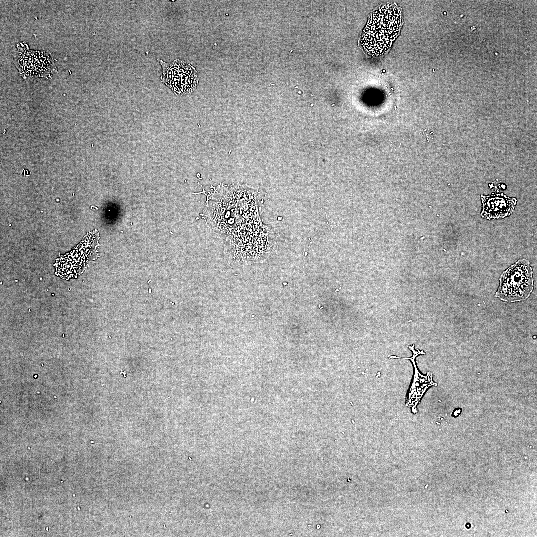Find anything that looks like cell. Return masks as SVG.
<instances>
[{"instance_id":"1","label":"cell","mask_w":537,"mask_h":537,"mask_svg":"<svg viewBox=\"0 0 537 537\" xmlns=\"http://www.w3.org/2000/svg\"><path fill=\"white\" fill-rule=\"evenodd\" d=\"M206 225L223 239L246 225L261 221L257 190L243 185L219 187L204 210Z\"/></svg>"},{"instance_id":"2","label":"cell","mask_w":537,"mask_h":537,"mask_svg":"<svg viewBox=\"0 0 537 537\" xmlns=\"http://www.w3.org/2000/svg\"><path fill=\"white\" fill-rule=\"evenodd\" d=\"M276 234L272 227L263 223L240 229L224 239L227 260L235 266L265 261L275 247Z\"/></svg>"},{"instance_id":"3","label":"cell","mask_w":537,"mask_h":537,"mask_svg":"<svg viewBox=\"0 0 537 537\" xmlns=\"http://www.w3.org/2000/svg\"><path fill=\"white\" fill-rule=\"evenodd\" d=\"M399 9L392 4L382 5L370 15L362 37L361 45L369 55L385 53L399 35L402 25Z\"/></svg>"},{"instance_id":"4","label":"cell","mask_w":537,"mask_h":537,"mask_svg":"<svg viewBox=\"0 0 537 537\" xmlns=\"http://www.w3.org/2000/svg\"><path fill=\"white\" fill-rule=\"evenodd\" d=\"M495 297L509 303L525 301L534 288L533 271L530 262L521 259L501 274Z\"/></svg>"},{"instance_id":"5","label":"cell","mask_w":537,"mask_h":537,"mask_svg":"<svg viewBox=\"0 0 537 537\" xmlns=\"http://www.w3.org/2000/svg\"><path fill=\"white\" fill-rule=\"evenodd\" d=\"M14 56V64L23 78L38 77L52 78L53 73L57 72L53 56L44 51L29 50L26 44H17Z\"/></svg>"},{"instance_id":"6","label":"cell","mask_w":537,"mask_h":537,"mask_svg":"<svg viewBox=\"0 0 537 537\" xmlns=\"http://www.w3.org/2000/svg\"><path fill=\"white\" fill-rule=\"evenodd\" d=\"M162 69L161 81L177 96L191 93L199 81L196 69L190 64L176 59L172 63L160 60Z\"/></svg>"},{"instance_id":"7","label":"cell","mask_w":537,"mask_h":537,"mask_svg":"<svg viewBox=\"0 0 537 537\" xmlns=\"http://www.w3.org/2000/svg\"><path fill=\"white\" fill-rule=\"evenodd\" d=\"M409 348L412 351L413 354L410 358H403L391 356L389 358H400L410 360L414 367V377L412 384L410 388L408 398L406 402V406L411 408L412 411L415 414L417 409L416 406L419 402L421 398L426 390L431 386H436L437 383L433 382L432 374L428 373L426 375H423L419 371L416 364V357L419 355L425 354L423 351H420L415 349V345L409 346Z\"/></svg>"},{"instance_id":"8","label":"cell","mask_w":537,"mask_h":537,"mask_svg":"<svg viewBox=\"0 0 537 537\" xmlns=\"http://www.w3.org/2000/svg\"><path fill=\"white\" fill-rule=\"evenodd\" d=\"M482 218L491 220L501 219L510 215L514 211L517 199L503 193L481 195Z\"/></svg>"}]
</instances>
